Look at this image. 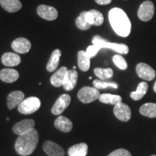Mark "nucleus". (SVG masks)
<instances>
[{
  "label": "nucleus",
  "instance_id": "1",
  "mask_svg": "<svg viewBox=\"0 0 156 156\" xmlns=\"http://www.w3.org/2000/svg\"><path fill=\"white\" fill-rule=\"evenodd\" d=\"M108 20L114 32L121 37H127L131 33V21L123 9L112 8L108 12Z\"/></svg>",
  "mask_w": 156,
  "mask_h": 156
},
{
  "label": "nucleus",
  "instance_id": "2",
  "mask_svg": "<svg viewBox=\"0 0 156 156\" xmlns=\"http://www.w3.org/2000/svg\"><path fill=\"white\" fill-rule=\"evenodd\" d=\"M92 43V46H89L85 51L87 55L90 58L96 55L101 48H108L119 54H127L129 52V47L126 44L108 42L99 36L93 37Z\"/></svg>",
  "mask_w": 156,
  "mask_h": 156
},
{
  "label": "nucleus",
  "instance_id": "3",
  "mask_svg": "<svg viewBox=\"0 0 156 156\" xmlns=\"http://www.w3.org/2000/svg\"><path fill=\"white\" fill-rule=\"evenodd\" d=\"M39 136L36 129L28 133L20 135L15 142V151L19 155L28 156L34 153L38 142Z\"/></svg>",
  "mask_w": 156,
  "mask_h": 156
},
{
  "label": "nucleus",
  "instance_id": "4",
  "mask_svg": "<svg viewBox=\"0 0 156 156\" xmlns=\"http://www.w3.org/2000/svg\"><path fill=\"white\" fill-rule=\"evenodd\" d=\"M41 106V101L37 97L25 98L17 106L18 112L23 114H31L38 111Z\"/></svg>",
  "mask_w": 156,
  "mask_h": 156
},
{
  "label": "nucleus",
  "instance_id": "5",
  "mask_svg": "<svg viewBox=\"0 0 156 156\" xmlns=\"http://www.w3.org/2000/svg\"><path fill=\"white\" fill-rule=\"evenodd\" d=\"M101 93L95 87L85 86L82 87L77 93L79 100L83 103H90L99 98Z\"/></svg>",
  "mask_w": 156,
  "mask_h": 156
},
{
  "label": "nucleus",
  "instance_id": "6",
  "mask_svg": "<svg viewBox=\"0 0 156 156\" xmlns=\"http://www.w3.org/2000/svg\"><path fill=\"white\" fill-rule=\"evenodd\" d=\"M155 13L154 4L150 0H147L140 5L137 11V16L140 20L147 22L153 18Z\"/></svg>",
  "mask_w": 156,
  "mask_h": 156
},
{
  "label": "nucleus",
  "instance_id": "7",
  "mask_svg": "<svg viewBox=\"0 0 156 156\" xmlns=\"http://www.w3.org/2000/svg\"><path fill=\"white\" fill-rule=\"evenodd\" d=\"M114 114L119 120L122 122H128L131 119L132 112L129 106L122 102L117 103L114 108Z\"/></svg>",
  "mask_w": 156,
  "mask_h": 156
},
{
  "label": "nucleus",
  "instance_id": "8",
  "mask_svg": "<svg viewBox=\"0 0 156 156\" xmlns=\"http://www.w3.org/2000/svg\"><path fill=\"white\" fill-rule=\"evenodd\" d=\"M71 97L68 94H62L58 98L51 108V113L54 115H60L69 106Z\"/></svg>",
  "mask_w": 156,
  "mask_h": 156
},
{
  "label": "nucleus",
  "instance_id": "9",
  "mask_svg": "<svg viewBox=\"0 0 156 156\" xmlns=\"http://www.w3.org/2000/svg\"><path fill=\"white\" fill-rule=\"evenodd\" d=\"M136 72L140 78L147 81L153 80L156 75L155 71L151 66L142 62L136 65Z\"/></svg>",
  "mask_w": 156,
  "mask_h": 156
},
{
  "label": "nucleus",
  "instance_id": "10",
  "mask_svg": "<svg viewBox=\"0 0 156 156\" xmlns=\"http://www.w3.org/2000/svg\"><path fill=\"white\" fill-rule=\"evenodd\" d=\"M37 14L41 18L48 21L54 20L57 18L58 12L53 7L41 5L37 8Z\"/></svg>",
  "mask_w": 156,
  "mask_h": 156
},
{
  "label": "nucleus",
  "instance_id": "11",
  "mask_svg": "<svg viewBox=\"0 0 156 156\" xmlns=\"http://www.w3.org/2000/svg\"><path fill=\"white\" fill-rule=\"evenodd\" d=\"M35 122L33 119H24L16 123L13 126L12 130L17 135H23L34 129Z\"/></svg>",
  "mask_w": 156,
  "mask_h": 156
},
{
  "label": "nucleus",
  "instance_id": "12",
  "mask_svg": "<svg viewBox=\"0 0 156 156\" xmlns=\"http://www.w3.org/2000/svg\"><path fill=\"white\" fill-rule=\"evenodd\" d=\"M45 153L49 156H64V151L61 146L55 142L47 140L43 145Z\"/></svg>",
  "mask_w": 156,
  "mask_h": 156
},
{
  "label": "nucleus",
  "instance_id": "13",
  "mask_svg": "<svg viewBox=\"0 0 156 156\" xmlns=\"http://www.w3.org/2000/svg\"><path fill=\"white\" fill-rule=\"evenodd\" d=\"M12 48L15 52L19 54L28 53L30 50L31 44L28 39L25 38H18L12 43Z\"/></svg>",
  "mask_w": 156,
  "mask_h": 156
},
{
  "label": "nucleus",
  "instance_id": "14",
  "mask_svg": "<svg viewBox=\"0 0 156 156\" xmlns=\"http://www.w3.org/2000/svg\"><path fill=\"white\" fill-rule=\"evenodd\" d=\"M25 99V95L22 91L15 90L11 92L7 95V104L9 110H12L16 106H18Z\"/></svg>",
  "mask_w": 156,
  "mask_h": 156
},
{
  "label": "nucleus",
  "instance_id": "15",
  "mask_svg": "<svg viewBox=\"0 0 156 156\" xmlns=\"http://www.w3.org/2000/svg\"><path fill=\"white\" fill-rule=\"evenodd\" d=\"M67 73L68 69L66 67H62L58 70H56V73L51 76L50 79L51 85L56 87L63 86L64 80L67 75Z\"/></svg>",
  "mask_w": 156,
  "mask_h": 156
},
{
  "label": "nucleus",
  "instance_id": "16",
  "mask_svg": "<svg viewBox=\"0 0 156 156\" xmlns=\"http://www.w3.org/2000/svg\"><path fill=\"white\" fill-rule=\"evenodd\" d=\"M78 73L75 69L68 70L67 75L64 80L63 87L65 90L70 91L75 88L77 83Z\"/></svg>",
  "mask_w": 156,
  "mask_h": 156
},
{
  "label": "nucleus",
  "instance_id": "17",
  "mask_svg": "<svg viewBox=\"0 0 156 156\" xmlns=\"http://www.w3.org/2000/svg\"><path fill=\"white\" fill-rule=\"evenodd\" d=\"M19 78V73L14 69L6 68L0 71V80L7 83H12L17 81Z\"/></svg>",
  "mask_w": 156,
  "mask_h": 156
},
{
  "label": "nucleus",
  "instance_id": "18",
  "mask_svg": "<svg viewBox=\"0 0 156 156\" xmlns=\"http://www.w3.org/2000/svg\"><path fill=\"white\" fill-rule=\"evenodd\" d=\"M2 62L6 67H15L21 62V58L16 53L7 52L2 56Z\"/></svg>",
  "mask_w": 156,
  "mask_h": 156
},
{
  "label": "nucleus",
  "instance_id": "19",
  "mask_svg": "<svg viewBox=\"0 0 156 156\" xmlns=\"http://www.w3.org/2000/svg\"><path fill=\"white\" fill-rule=\"evenodd\" d=\"M54 126L56 129L63 132H69L73 129V122L67 117L60 116L54 122Z\"/></svg>",
  "mask_w": 156,
  "mask_h": 156
},
{
  "label": "nucleus",
  "instance_id": "20",
  "mask_svg": "<svg viewBox=\"0 0 156 156\" xmlns=\"http://www.w3.org/2000/svg\"><path fill=\"white\" fill-rule=\"evenodd\" d=\"M0 5L8 12H16L22 8V3L19 0H0Z\"/></svg>",
  "mask_w": 156,
  "mask_h": 156
},
{
  "label": "nucleus",
  "instance_id": "21",
  "mask_svg": "<svg viewBox=\"0 0 156 156\" xmlns=\"http://www.w3.org/2000/svg\"><path fill=\"white\" fill-rule=\"evenodd\" d=\"M77 64L80 69L83 72L88 71L90 67V58L85 51H80L77 53Z\"/></svg>",
  "mask_w": 156,
  "mask_h": 156
},
{
  "label": "nucleus",
  "instance_id": "22",
  "mask_svg": "<svg viewBox=\"0 0 156 156\" xmlns=\"http://www.w3.org/2000/svg\"><path fill=\"white\" fill-rule=\"evenodd\" d=\"M61 56L62 52L59 49H55L52 52L47 63V65H46V69H47L48 72L51 73V72L55 71L56 68L58 67Z\"/></svg>",
  "mask_w": 156,
  "mask_h": 156
},
{
  "label": "nucleus",
  "instance_id": "23",
  "mask_svg": "<svg viewBox=\"0 0 156 156\" xmlns=\"http://www.w3.org/2000/svg\"><path fill=\"white\" fill-rule=\"evenodd\" d=\"M88 147L86 143H79L72 146L68 151L69 156H86Z\"/></svg>",
  "mask_w": 156,
  "mask_h": 156
},
{
  "label": "nucleus",
  "instance_id": "24",
  "mask_svg": "<svg viewBox=\"0 0 156 156\" xmlns=\"http://www.w3.org/2000/svg\"><path fill=\"white\" fill-rule=\"evenodd\" d=\"M148 85L145 82H141L138 85L136 90L130 93V97L134 101H140L145 96L146 93L147 92Z\"/></svg>",
  "mask_w": 156,
  "mask_h": 156
},
{
  "label": "nucleus",
  "instance_id": "25",
  "mask_svg": "<svg viewBox=\"0 0 156 156\" xmlns=\"http://www.w3.org/2000/svg\"><path fill=\"white\" fill-rule=\"evenodd\" d=\"M140 113L148 118H156V103H146L140 107Z\"/></svg>",
  "mask_w": 156,
  "mask_h": 156
},
{
  "label": "nucleus",
  "instance_id": "26",
  "mask_svg": "<svg viewBox=\"0 0 156 156\" xmlns=\"http://www.w3.org/2000/svg\"><path fill=\"white\" fill-rule=\"evenodd\" d=\"M98 99L101 103H105V104L114 105V106L116 105L117 103H121L122 101V97L120 95L108 94V93L101 94Z\"/></svg>",
  "mask_w": 156,
  "mask_h": 156
},
{
  "label": "nucleus",
  "instance_id": "27",
  "mask_svg": "<svg viewBox=\"0 0 156 156\" xmlns=\"http://www.w3.org/2000/svg\"><path fill=\"white\" fill-rule=\"evenodd\" d=\"M95 75L97 76L101 80H106L110 79L114 75V72L111 68H95L94 69Z\"/></svg>",
  "mask_w": 156,
  "mask_h": 156
},
{
  "label": "nucleus",
  "instance_id": "28",
  "mask_svg": "<svg viewBox=\"0 0 156 156\" xmlns=\"http://www.w3.org/2000/svg\"><path fill=\"white\" fill-rule=\"evenodd\" d=\"M87 11H83L80 14L79 16L77 17L75 20L76 26L77 28L82 30H86L91 27V25H90L85 20V14H86Z\"/></svg>",
  "mask_w": 156,
  "mask_h": 156
},
{
  "label": "nucleus",
  "instance_id": "29",
  "mask_svg": "<svg viewBox=\"0 0 156 156\" xmlns=\"http://www.w3.org/2000/svg\"><path fill=\"white\" fill-rule=\"evenodd\" d=\"M93 87L97 89H106L108 87H112V88L117 89L118 88V85L114 82L109 81H103L101 80H95L93 82Z\"/></svg>",
  "mask_w": 156,
  "mask_h": 156
},
{
  "label": "nucleus",
  "instance_id": "30",
  "mask_svg": "<svg viewBox=\"0 0 156 156\" xmlns=\"http://www.w3.org/2000/svg\"><path fill=\"white\" fill-rule=\"evenodd\" d=\"M113 62L119 69L125 70L127 68V62L121 54H116L113 56Z\"/></svg>",
  "mask_w": 156,
  "mask_h": 156
},
{
  "label": "nucleus",
  "instance_id": "31",
  "mask_svg": "<svg viewBox=\"0 0 156 156\" xmlns=\"http://www.w3.org/2000/svg\"><path fill=\"white\" fill-rule=\"evenodd\" d=\"M91 12L93 13V17H94V23L93 25L95 26H100L103 24L104 18H103V15L101 12L96 10V9H91Z\"/></svg>",
  "mask_w": 156,
  "mask_h": 156
},
{
  "label": "nucleus",
  "instance_id": "32",
  "mask_svg": "<svg viewBox=\"0 0 156 156\" xmlns=\"http://www.w3.org/2000/svg\"><path fill=\"white\" fill-rule=\"evenodd\" d=\"M108 156H132V155L127 150L120 148V149H117L116 151H113Z\"/></svg>",
  "mask_w": 156,
  "mask_h": 156
},
{
  "label": "nucleus",
  "instance_id": "33",
  "mask_svg": "<svg viewBox=\"0 0 156 156\" xmlns=\"http://www.w3.org/2000/svg\"><path fill=\"white\" fill-rule=\"evenodd\" d=\"M85 20L90 25H93V23H94V17H93V13L91 11H87L86 14H85Z\"/></svg>",
  "mask_w": 156,
  "mask_h": 156
},
{
  "label": "nucleus",
  "instance_id": "34",
  "mask_svg": "<svg viewBox=\"0 0 156 156\" xmlns=\"http://www.w3.org/2000/svg\"><path fill=\"white\" fill-rule=\"evenodd\" d=\"M95 1L100 5H107L112 2V0H95Z\"/></svg>",
  "mask_w": 156,
  "mask_h": 156
},
{
  "label": "nucleus",
  "instance_id": "35",
  "mask_svg": "<svg viewBox=\"0 0 156 156\" xmlns=\"http://www.w3.org/2000/svg\"><path fill=\"white\" fill-rule=\"evenodd\" d=\"M153 90L156 93V82L155 83V84H154V87H153Z\"/></svg>",
  "mask_w": 156,
  "mask_h": 156
},
{
  "label": "nucleus",
  "instance_id": "36",
  "mask_svg": "<svg viewBox=\"0 0 156 156\" xmlns=\"http://www.w3.org/2000/svg\"><path fill=\"white\" fill-rule=\"evenodd\" d=\"M76 68H77V67H76V66H74V67H73V69H75Z\"/></svg>",
  "mask_w": 156,
  "mask_h": 156
},
{
  "label": "nucleus",
  "instance_id": "37",
  "mask_svg": "<svg viewBox=\"0 0 156 156\" xmlns=\"http://www.w3.org/2000/svg\"><path fill=\"white\" fill-rule=\"evenodd\" d=\"M92 79V77H89V80H91Z\"/></svg>",
  "mask_w": 156,
  "mask_h": 156
},
{
  "label": "nucleus",
  "instance_id": "38",
  "mask_svg": "<svg viewBox=\"0 0 156 156\" xmlns=\"http://www.w3.org/2000/svg\"><path fill=\"white\" fill-rule=\"evenodd\" d=\"M151 156H156V155H152Z\"/></svg>",
  "mask_w": 156,
  "mask_h": 156
}]
</instances>
